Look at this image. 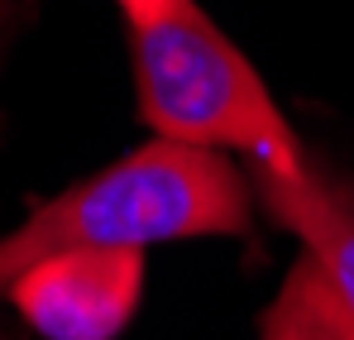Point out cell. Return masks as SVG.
<instances>
[{
	"instance_id": "7",
	"label": "cell",
	"mask_w": 354,
	"mask_h": 340,
	"mask_svg": "<svg viewBox=\"0 0 354 340\" xmlns=\"http://www.w3.org/2000/svg\"><path fill=\"white\" fill-rule=\"evenodd\" d=\"M0 19H5V0H0Z\"/></svg>"
},
{
	"instance_id": "2",
	"label": "cell",
	"mask_w": 354,
	"mask_h": 340,
	"mask_svg": "<svg viewBox=\"0 0 354 340\" xmlns=\"http://www.w3.org/2000/svg\"><path fill=\"white\" fill-rule=\"evenodd\" d=\"M129 57L134 111L158 139L216 154L230 149L244 154L254 172H297L311 163L254 62L192 0L163 19L129 24Z\"/></svg>"
},
{
	"instance_id": "1",
	"label": "cell",
	"mask_w": 354,
	"mask_h": 340,
	"mask_svg": "<svg viewBox=\"0 0 354 340\" xmlns=\"http://www.w3.org/2000/svg\"><path fill=\"white\" fill-rule=\"evenodd\" d=\"M254 221L249 177L216 149L153 139L82 177L0 235V297L29 264L67 249H149L196 235H244Z\"/></svg>"
},
{
	"instance_id": "6",
	"label": "cell",
	"mask_w": 354,
	"mask_h": 340,
	"mask_svg": "<svg viewBox=\"0 0 354 340\" xmlns=\"http://www.w3.org/2000/svg\"><path fill=\"white\" fill-rule=\"evenodd\" d=\"M182 0H120V10H124V19L129 24H149V19H163L168 10H177Z\"/></svg>"
},
{
	"instance_id": "4",
	"label": "cell",
	"mask_w": 354,
	"mask_h": 340,
	"mask_svg": "<svg viewBox=\"0 0 354 340\" xmlns=\"http://www.w3.org/2000/svg\"><path fill=\"white\" fill-rule=\"evenodd\" d=\"M254 197L301 240L306 259L354 321V182L306 163L297 172H254Z\"/></svg>"
},
{
	"instance_id": "3",
	"label": "cell",
	"mask_w": 354,
	"mask_h": 340,
	"mask_svg": "<svg viewBox=\"0 0 354 340\" xmlns=\"http://www.w3.org/2000/svg\"><path fill=\"white\" fill-rule=\"evenodd\" d=\"M44 340H115L144 297V249H67L5 287Z\"/></svg>"
},
{
	"instance_id": "5",
	"label": "cell",
	"mask_w": 354,
	"mask_h": 340,
	"mask_svg": "<svg viewBox=\"0 0 354 340\" xmlns=\"http://www.w3.org/2000/svg\"><path fill=\"white\" fill-rule=\"evenodd\" d=\"M259 340H354L350 312L340 307V297L330 292V283L306 254L292 264L273 307L263 312Z\"/></svg>"
}]
</instances>
